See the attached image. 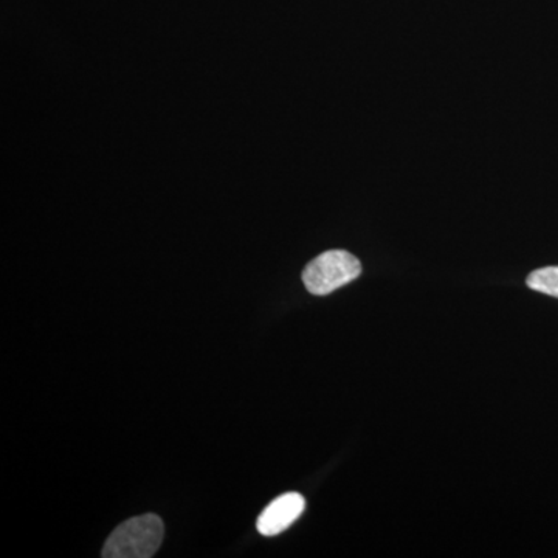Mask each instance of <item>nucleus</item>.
I'll return each mask as SVG.
<instances>
[{"label":"nucleus","mask_w":558,"mask_h":558,"mask_svg":"<svg viewBox=\"0 0 558 558\" xmlns=\"http://www.w3.org/2000/svg\"><path fill=\"white\" fill-rule=\"evenodd\" d=\"M165 524L156 513L134 517L113 529L106 539L105 558H149L163 542Z\"/></svg>","instance_id":"obj_1"},{"label":"nucleus","mask_w":558,"mask_h":558,"mask_svg":"<svg viewBox=\"0 0 558 558\" xmlns=\"http://www.w3.org/2000/svg\"><path fill=\"white\" fill-rule=\"evenodd\" d=\"M362 264L344 250H329L307 264L303 282L312 295L325 296L357 279Z\"/></svg>","instance_id":"obj_2"},{"label":"nucleus","mask_w":558,"mask_h":558,"mask_svg":"<svg viewBox=\"0 0 558 558\" xmlns=\"http://www.w3.org/2000/svg\"><path fill=\"white\" fill-rule=\"evenodd\" d=\"M304 509H306V499L303 495L296 494V492L281 495L263 510L256 527L264 537H275L292 526L300 519Z\"/></svg>","instance_id":"obj_3"},{"label":"nucleus","mask_w":558,"mask_h":558,"mask_svg":"<svg viewBox=\"0 0 558 558\" xmlns=\"http://www.w3.org/2000/svg\"><path fill=\"white\" fill-rule=\"evenodd\" d=\"M526 284L535 292L558 299V267H545L532 271L526 279Z\"/></svg>","instance_id":"obj_4"}]
</instances>
